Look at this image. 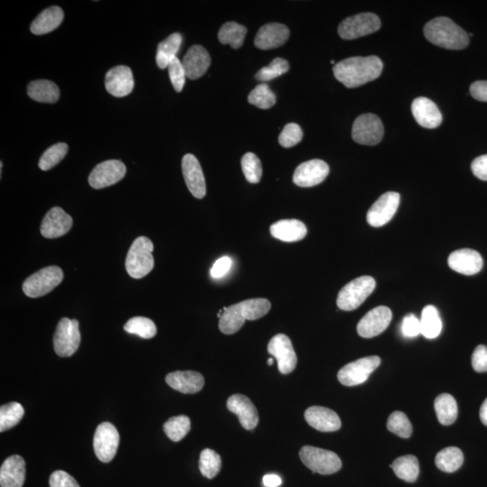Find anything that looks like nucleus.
<instances>
[{
    "label": "nucleus",
    "mask_w": 487,
    "mask_h": 487,
    "mask_svg": "<svg viewBox=\"0 0 487 487\" xmlns=\"http://www.w3.org/2000/svg\"><path fill=\"white\" fill-rule=\"evenodd\" d=\"M290 30L286 25L271 23L263 25L254 38V45L261 50L273 49L282 47L288 40Z\"/></svg>",
    "instance_id": "nucleus-22"
},
{
    "label": "nucleus",
    "mask_w": 487,
    "mask_h": 487,
    "mask_svg": "<svg viewBox=\"0 0 487 487\" xmlns=\"http://www.w3.org/2000/svg\"><path fill=\"white\" fill-rule=\"evenodd\" d=\"M182 63L187 78L197 80L201 78L207 72L211 60L204 47L201 45H193L187 51Z\"/></svg>",
    "instance_id": "nucleus-24"
},
{
    "label": "nucleus",
    "mask_w": 487,
    "mask_h": 487,
    "mask_svg": "<svg viewBox=\"0 0 487 487\" xmlns=\"http://www.w3.org/2000/svg\"><path fill=\"white\" fill-rule=\"evenodd\" d=\"M227 407L238 416L242 427L247 431L254 430L257 427L259 421L257 409L246 395H231L228 400Z\"/></svg>",
    "instance_id": "nucleus-21"
},
{
    "label": "nucleus",
    "mask_w": 487,
    "mask_h": 487,
    "mask_svg": "<svg viewBox=\"0 0 487 487\" xmlns=\"http://www.w3.org/2000/svg\"><path fill=\"white\" fill-rule=\"evenodd\" d=\"M424 35L431 43L450 50H462L469 44V37L465 30L450 18H434L424 27Z\"/></svg>",
    "instance_id": "nucleus-2"
},
{
    "label": "nucleus",
    "mask_w": 487,
    "mask_h": 487,
    "mask_svg": "<svg viewBox=\"0 0 487 487\" xmlns=\"http://www.w3.org/2000/svg\"><path fill=\"white\" fill-rule=\"evenodd\" d=\"M199 467L203 476L209 479H214L221 469V457L211 448H205L199 457Z\"/></svg>",
    "instance_id": "nucleus-40"
},
{
    "label": "nucleus",
    "mask_w": 487,
    "mask_h": 487,
    "mask_svg": "<svg viewBox=\"0 0 487 487\" xmlns=\"http://www.w3.org/2000/svg\"><path fill=\"white\" fill-rule=\"evenodd\" d=\"M49 485L50 487H80L76 480L63 470H57L51 474Z\"/></svg>",
    "instance_id": "nucleus-49"
},
{
    "label": "nucleus",
    "mask_w": 487,
    "mask_h": 487,
    "mask_svg": "<svg viewBox=\"0 0 487 487\" xmlns=\"http://www.w3.org/2000/svg\"><path fill=\"white\" fill-rule=\"evenodd\" d=\"M64 14L60 6H54L45 9L31 24L32 33L47 35L56 29L63 21Z\"/></svg>",
    "instance_id": "nucleus-29"
},
{
    "label": "nucleus",
    "mask_w": 487,
    "mask_h": 487,
    "mask_svg": "<svg viewBox=\"0 0 487 487\" xmlns=\"http://www.w3.org/2000/svg\"><path fill=\"white\" fill-rule=\"evenodd\" d=\"M376 283L371 276H361L351 281L338 293V307L342 311H354L371 295L376 289Z\"/></svg>",
    "instance_id": "nucleus-4"
},
{
    "label": "nucleus",
    "mask_w": 487,
    "mask_h": 487,
    "mask_svg": "<svg viewBox=\"0 0 487 487\" xmlns=\"http://www.w3.org/2000/svg\"><path fill=\"white\" fill-rule=\"evenodd\" d=\"M105 86L109 94L122 98L133 92L135 80L130 68L119 66L112 68L106 74Z\"/></svg>",
    "instance_id": "nucleus-17"
},
{
    "label": "nucleus",
    "mask_w": 487,
    "mask_h": 487,
    "mask_svg": "<svg viewBox=\"0 0 487 487\" xmlns=\"http://www.w3.org/2000/svg\"><path fill=\"white\" fill-rule=\"evenodd\" d=\"M80 343L79 322L77 319L63 318L56 327L54 336V348L59 357L73 356Z\"/></svg>",
    "instance_id": "nucleus-7"
},
{
    "label": "nucleus",
    "mask_w": 487,
    "mask_h": 487,
    "mask_svg": "<svg viewBox=\"0 0 487 487\" xmlns=\"http://www.w3.org/2000/svg\"><path fill=\"white\" fill-rule=\"evenodd\" d=\"M304 417L308 424L319 431H337L341 428V421L336 412L321 406L308 408Z\"/></svg>",
    "instance_id": "nucleus-23"
},
{
    "label": "nucleus",
    "mask_w": 487,
    "mask_h": 487,
    "mask_svg": "<svg viewBox=\"0 0 487 487\" xmlns=\"http://www.w3.org/2000/svg\"><path fill=\"white\" fill-rule=\"evenodd\" d=\"M267 364H269V366H272V364H273V359H269V361H267Z\"/></svg>",
    "instance_id": "nucleus-57"
},
{
    "label": "nucleus",
    "mask_w": 487,
    "mask_h": 487,
    "mask_svg": "<svg viewBox=\"0 0 487 487\" xmlns=\"http://www.w3.org/2000/svg\"><path fill=\"white\" fill-rule=\"evenodd\" d=\"M470 94L476 101L487 102V80H479L470 86Z\"/></svg>",
    "instance_id": "nucleus-54"
},
{
    "label": "nucleus",
    "mask_w": 487,
    "mask_h": 487,
    "mask_svg": "<svg viewBox=\"0 0 487 487\" xmlns=\"http://www.w3.org/2000/svg\"><path fill=\"white\" fill-rule=\"evenodd\" d=\"M69 147L66 143H58L48 148L40 158L38 166L42 171H49L66 157Z\"/></svg>",
    "instance_id": "nucleus-42"
},
{
    "label": "nucleus",
    "mask_w": 487,
    "mask_h": 487,
    "mask_svg": "<svg viewBox=\"0 0 487 487\" xmlns=\"http://www.w3.org/2000/svg\"><path fill=\"white\" fill-rule=\"evenodd\" d=\"M474 175L482 180H487V154L476 157L471 164Z\"/></svg>",
    "instance_id": "nucleus-53"
},
{
    "label": "nucleus",
    "mask_w": 487,
    "mask_h": 487,
    "mask_svg": "<svg viewBox=\"0 0 487 487\" xmlns=\"http://www.w3.org/2000/svg\"><path fill=\"white\" fill-rule=\"evenodd\" d=\"M242 170L247 182L258 183L262 178L263 168L259 158L253 153L245 154L241 161Z\"/></svg>",
    "instance_id": "nucleus-44"
},
{
    "label": "nucleus",
    "mask_w": 487,
    "mask_h": 487,
    "mask_svg": "<svg viewBox=\"0 0 487 487\" xmlns=\"http://www.w3.org/2000/svg\"><path fill=\"white\" fill-rule=\"evenodd\" d=\"M392 318L391 309L386 306L371 309L357 324V333L364 338L378 336L389 327Z\"/></svg>",
    "instance_id": "nucleus-13"
},
{
    "label": "nucleus",
    "mask_w": 487,
    "mask_h": 487,
    "mask_svg": "<svg viewBox=\"0 0 487 487\" xmlns=\"http://www.w3.org/2000/svg\"><path fill=\"white\" fill-rule=\"evenodd\" d=\"M330 167L324 161L314 159L302 163L297 167L293 174V183L300 187H314L327 178Z\"/></svg>",
    "instance_id": "nucleus-16"
},
{
    "label": "nucleus",
    "mask_w": 487,
    "mask_h": 487,
    "mask_svg": "<svg viewBox=\"0 0 487 487\" xmlns=\"http://www.w3.org/2000/svg\"><path fill=\"white\" fill-rule=\"evenodd\" d=\"M25 415L24 407L18 402H9L0 407V432L14 428Z\"/></svg>",
    "instance_id": "nucleus-38"
},
{
    "label": "nucleus",
    "mask_w": 487,
    "mask_h": 487,
    "mask_svg": "<svg viewBox=\"0 0 487 487\" xmlns=\"http://www.w3.org/2000/svg\"><path fill=\"white\" fill-rule=\"evenodd\" d=\"M300 459L309 469L321 475L337 473L342 467L340 457L336 453L322 448L304 446L300 450Z\"/></svg>",
    "instance_id": "nucleus-6"
},
{
    "label": "nucleus",
    "mask_w": 487,
    "mask_h": 487,
    "mask_svg": "<svg viewBox=\"0 0 487 487\" xmlns=\"http://www.w3.org/2000/svg\"><path fill=\"white\" fill-rule=\"evenodd\" d=\"M164 431L171 440L179 443L191 431V420L185 415L170 418L164 424Z\"/></svg>",
    "instance_id": "nucleus-39"
},
{
    "label": "nucleus",
    "mask_w": 487,
    "mask_h": 487,
    "mask_svg": "<svg viewBox=\"0 0 487 487\" xmlns=\"http://www.w3.org/2000/svg\"><path fill=\"white\" fill-rule=\"evenodd\" d=\"M119 441L121 438L114 425L111 422L99 424L93 438L96 457L103 463L111 462L117 454Z\"/></svg>",
    "instance_id": "nucleus-10"
},
{
    "label": "nucleus",
    "mask_w": 487,
    "mask_h": 487,
    "mask_svg": "<svg viewBox=\"0 0 487 487\" xmlns=\"http://www.w3.org/2000/svg\"><path fill=\"white\" fill-rule=\"evenodd\" d=\"M269 353L277 360L278 369L283 375H288L295 369L297 356L291 340L285 334H278L269 341Z\"/></svg>",
    "instance_id": "nucleus-15"
},
{
    "label": "nucleus",
    "mask_w": 487,
    "mask_h": 487,
    "mask_svg": "<svg viewBox=\"0 0 487 487\" xmlns=\"http://www.w3.org/2000/svg\"><path fill=\"white\" fill-rule=\"evenodd\" d=\"M421 321V334L428 340H433L440 336L443 330V321L440 314L433 305H428L422 309Z\"/></svg>",
    "instance_id": "nucleus-32"
},
{
    "label": "nucleus",
    "mask_w": 487,
    "mask_h": 487,
    "mask_svg": "<svg viewBox=\"0 0 487 487\" xmlns=\"http://www.w3.org/2000/svg\"><path fill=\"white\" fill-rule=\"evenodd\" d=\"M464 456L462 451L456 447H448L440 451L435 459V464L438 469L446 473H453L463 465Z\"/></svg>",
    "instance_id": "nucleus-35"
},
{
    "label": "nucleus",
    "mask_w": 487,
    "mask_h": 487,
    "mask_svg": "<svg viewBox=\"0 0 487 487\" xmlns=\"http://www.w3.org/2000/svg\"><path fill=\"white\" fill-rule=\"evenodd\" d=\"M289 70V63L283 58H276L269 66L264 67L257 73L256 78L259 82H269Z\"/></svg>",
    "instance_id": "nucleus-46"
},
{
    "label": "nucleus",
    "mask_w": 487,
    "mask_h": 487,
    "mask_svg": "<svg viewBox=\"0 0 487 487\" xmlns=\"http://www.w3.org/2000/svg\"><path fill=\"white\" fill-rule=\"evenodd\" d=\"M127 173L123 163L118 160H109L98 164L89 176V183L92 188H106L121 182Z\"/></svg>",
    "instance_id": "nucleus-12"
},
{
    "label": "nucleus",
    "mask_w": 487,
    "mask_h": 487,
    "mask_svg": "<svg viewBox=\"0 0 487 487\" xmlns=\"http://www.w3.org/2000/svg\"><path fill=\"white\" fill-rule=\"evenodd\" d=\"M383 125L378 117L374 114H363L354 122L352 137L357 144L376 146L382 141Z\"/></svg>",
    "instance_id": "nucleus-11"
},
{
    "label": "nucleus",
    "mask_w": 487,
    "mask_h": 487,
    "mask_svg": "<svg viewBox=\"0 0 487 487\" xmlns=\"http://www.w3.org/2000/svg\"><path fill=\"white\" fill-rule=\"evenodd\" d=\"M383 64L377 56L351 57L335 64V77L347 88L352 89L373 82L383 72Z\"/></svg>",
    "instance_id": "nucleus-1"
},
{
    "label": "nucleus",
    "mask_w": 487,
    "mask_h": 487,
    "mask_svg": "<svg viewBox=\"0 0 487 487\" xmlns=\"http://www.w3.org/2000/svg\"><path fill=\"white\" fill-rule=\"evenodd\" d=\"M63 280V272L60 267H45L25 279L23 283V292L30 298H38L53 291Z\"/></svg>",
    "instance_id": "nucleus-5"
},
{
    "label": "nucleus",
    "mask_w": 487,
    "mask_h": 487,
    "mask_svg": "<svg viewBox=\"0 0 487 487\" xmlns=\"http://www.w3.org/2000/svg\"><path fill=\"white\" fill-rule=\"evenodd\" d=\"M448 266L455 272L464 276H474L483 269V258L476 250L464 248L451 253L448 259Z\"/></svg>",
    "instance_id": "nucleus-20"
},
{
    "label": "nucleus",
    "mask_w": 487,
    "mask_h": 487,
    "mask_svg": "<svg viewBox=\"0 0 487 487\" xmlns=\"http://www.w3.org/2000/svg\"><path fill=\"white\" fill-rule=\"evenodd\" d=\"M167 69H168L170 80L173 83L174 90L177 92H182L183 87L185 85L187 76L183 63L180 62L178 57L174 58L168 67H167Z\"/></svg>",
    "instance_id": "nucleus-48"
},
{
    "label": "nucleus",
    "mask_w": 487,
    "mask_h": 487,
    "mask_svg": "<svg viewBox=\"0 0 487 487\" xmlns=\"http://www.w3.org/2000/svg\"><path fill=\"white\" fill-rule=\"evenodd\" d=\"M250 104L262 109L272 108L276 102V96L266 83L257 85L248 96Z\"/></svg>",
    "instance_id": "nucleus-43"
},
{
    "label": "nucleus",
    "mask_w": 487,
    "mask_h": 487,
    "mask_svg": "<svg viewBox=\"0 0 487 487\" xmlns=\"http://www.w3.org/2000/svg\"><path fill=\"white\" fill-rule=\"evenodd\" d=\"M263 483L266 487H278L282 485V479L276 475H266L264 476Z\"/></svg>",
    "instance_id": "nucleus-55"
},
{
    "label": "nucleus",
    "mask_w": 487,
    "mask_h": 487,
    "mask_svg": "<svg viewBox=\"0 0 487 487\" xmlns=\"http://www.w3.org/2000/svg\"><path fill=\"white\" fill-rule=\"evenodd\" d=\"M242 318L245 321H256L269 314L271 303L269 300L258 298L238 303Z\"/></svg>",
    "instance_id": "nucleus-37"
},
{
    "label": "nucleus",
    "mask_w": 487,
    "mask_h": 487,
    "mask_svg": "<svg viewBox=\"0 0 487 487\" xmlns=\"http://www.w3.org/2000/svg\"><path fill=\"white\" fill-rule=\"evenodd\" d=\"M167 385L183 393H196L204 386L205 380L201 374L195 371H176L166 377Z\"/></svg>",
    "instance_id": "nucleus-26"
},
{
    "label": "nucleus",
    "mask_w": 487,
    "mask_h": 487,
    "mask_svg": "<svg viewBox=\"0 0 487 487\" xmlns=\"http://www.w3.org/2000/svg\"><path fill=\"white\" fill-rule=\"evenodd\" d=\"M302 130L299 125L287 124L280 135L279 143L283 147H292L302 141Z\"/></svg>",
    "instance_id": "nucleus-47"
},
{
    "label": "nucleus",
    "mask_w": 487,
    "mask_h": 487,
    "mask_svg": "<svg viewBox=\"0 0 487 487\" xmlns=\"http://www.w3.org/2000/svg\"><path fill=\"white\" fill-rule=\"evenodd\" d=\"M380 27L381 21L376 14L362 13L345 19L338 25V31L342 39L354 40L375 33Z\"/></svg>",
    "instance_id": "nucleus-8"
},
{
    "label": "nucleus",
    "mask_w": 487,
    "mask_h": 487,
    "mask_svg": "<svg viewBox=\"0 0 487 487\" xmlns=\"http://www.w3.org/2000/svg\"><path fill=\"white\" fill-rule=\"evenodd\" d=\"M153 251V242L147 237L137 238L133 242L125 259V269L132 278H143L154 269Z\"/></svg>",
    "instance_id": "nucleus-3"
},
{
    "label": "nucleus",
    "mask_w": 487,
    "mask_h": 487,
    "mask_svg": "<svg viewBox=\"0 0 487 487\" xmlns=\"http://www.w3.org/2000/svg\"><path fill=\"white\" fill-rule=\"evenodd\" d=\"M27 94L37 102L56 103L60 98V90L51 80H37L29 83Z\"/></svg>",
    "instance_id": "nucleus-30"
},
{
    "label": "nucleus",
    "mask_w": 487,
    "mask_h": 487,
    "mask_svg": "<svg viewBox=\"0 0 487 487\" xmlns=\"http://www.w3.org/2000/svg\"><path fill=\"white\" fill-rule=\"evenodd\" d=\"M247 33V27L235 22H228L222 25L218 32V40L221 44H230L233 49H238L244 44Z\"/></svg>",
    "instance_id": "nucleus-36"
},
{
    "label": "nucleus",
    "mask_w": 487,
    "mask_h": 487,
    "mask_svg": "<svg viewBox=\"0 0 487 487\" xmlns=\"http://www.w3.org/2000/svg\"><path fill=\"white\" fill-rule=\"evenodd\" d=\"M438 421L448 426L454 424L457 418V405L452 395L443 393L438 395L434 403Z\"/></svg>",
    "instance_id": "nucleus-34"
},
{
    "label": "nucleus",
    "mask_w": 487,
    "mask_h": 487,
    "mask_svg": "<svg viewBox=\"0 0 487 487\" xmlns=\"http://www.w3.org/2000/svg\"><path fill=\"white\" fill-rule=\"evenodd\" d=\"M381 364L379 357H363L346 364L338 371V381L345 386L361 385L369 378L371 374Z\"/></svg>",
    "instance_id": "nucleus-9"
},
{
    "label": "nucleus",
    "mask_w": 487,
    "mask_h": 487,
    "mask_svg": "<svg viewBox=\"0 0 487 487\" xmlns=\"http://www.w3.org/2000/svg\"><path fill=\"white\" fill-rule=\"evenodd\" d=\"M273 237L283 242H297L303 240L307 235V228L297 219H283L271 226Z\"/></svg>",
    "instance_id": "nucleus-28"
},
{
    "label": "nucleus",
    "mask_w": 487,
    "mask_h": 487,
    "mask_svg": "<svg viewBox=\"0 0 487 487\" xmlns=\"http://www.w3.org/2000/svg\"><path fill=\"white\" fill-rule=\"evenodd\" d=\"M412 115L417 123L425 128H436L443 122V115L438 106L431 99L420 97L415 99L412 105Z\"/></svg>",
    "instance_id": "nucleus-25"
},
{
    "label": "nucleus",
    "mask_w": 487,
    "mask_h": 487,
    "mask_svg": "<svg viewBox=\"0 0 487 487\" xmlns=\"http://www.w3.org/2000/svg\"><path fill=\"white\" fill-rule=\"evenodd\" d=\"M480 419H481L483 424L487 426V398L480 408Z\"/></svg>",
    "instance_id": "nucleus-56"
},
{
    "label": "nucleus",
    "mask_w": 487,
    "mask_h": 487,
    "mask_svg": "<svg viewBox=\"0 0 487 487\" xmlns=\"http://www.w3.org/2000/svg\"><path fill=\"white\" fill-rule=\"evenodd\" d=\"M387 429L393 434L403 438L411 437L412 433V426L407 416L399 411L393 412L390 415L387 421Z\"/></svg>",
    "instance_id": "nucleus-45"
},
{
    "label": "nucleus",
    "mask_w": 487,
    "mask_h": 487,
    "mask_svg": "<svg viewBox=\"0 0 487 487\" xmlns=\"http://www.w3.org/2000/svg\"><path fill=\"white\" fill-rule=\"evenodd\" d=\"M400 204V195L395 192H386L374 203L367 212L366 219L374 228L383 227L392 221Z\"/></svg>",
    "instance_id": "nucleus-14"
},
{
    "label": "nucleus",
    "mask_w": 487,
    "mask_h": 487,
    "mask_svg": "<svg viewBox=\"0 0 487 487\" xmlns=\"http://www.w3.org/2000/svg\"><path fill=\"white\" fill-rule=\"evenodd\" d=\"M391 467L400 479L408 483L415 482L420 473L418 459L412 455L398 457L393 461Z\"/></svg>",
    "instance_id": "nucleus-33"
},
{
    "label": "nucleus",
    "mask_w": 487,
    "mask_h": 487,
    "mask_svg": "<svg viewBox=\"0 0 487 487\" xmlns=\"http://www.w3.org/2000/svg\"><path fill=\"white\" fill-rule=\"evenodd\" d=\"M183 43V35L174 33L167 37L166 40L158 44L156 54V63L160 69H166L180 48Z\"/></svg>",
    "instance_id": "nucleus-31"
},
{
    "label": "nucleus",
    "mask_w": 487,
    "mask_h": 487,
    "mask_svg": "<svg viewBox=\"0 0 487 487\" xmlns=\"http://www.w3.org/2000/svg\"><path fill=\"white\" fill-rule=\"evenodd\" d=\"M73 218L62 208L54 207L47 212L42 221L41 234L45 238L63 237L73 227Z\"/></svg>",
    "instance_id": "nucleus-18"
},
{
    "label": "nucleus",
    "mask_w": 487,
    "mask_h": 487,
    "mask_svg": "<svg viewBox=\"0 0 487 487\" xmlns=\"http://www.w3.org/2000/svg\"><path fill=\"white\" fill-rule=\"evenodd\" d=\"M124 330L128 333L137 335V336L146 338V340L154 338L157 333V328L154 322L146 317H134L129 319L124 326Z\"/></svg>",
    "instance_id": "nucleus-41"
},
{
    "label": "nucleus",
    "mask_w": 487,
    "mask_h": 487,
    "mask_svg": "<svg viewBox=\"0 0 487 487\" xmlns=\"http://www.w3.org/2000/svg\"><path fill=\"white\" fill-rule=\"evenodd\" d=\"M182 169L190 192L197 199L204 198L206 182L198 159L193 154H186L183 158Z\"/></svg>",
    "instance_id": "nucleus-19"
},
{
    "label": "nucleus",
    "mask_w": 487,
    "mask_h": 487,
    "mask_svg": "<svg viewBox=\"0 0 487 487\" xmlns=\"http://www.w3.org/2000/svg\"><path fill=\"white\" fill-rule=\"evenodd\" d=\"M402 332L406 338H415L421 334V321L414 314L405 316L402 324Z\"/></svg>",
    "instance_id": "nucleus-50"
},
{
    "label": "nucleus",
    "mask_w": 487,
    "mask_h": 487,
    "mask_svg": "<svg viewBox=\"0 0 487 487\" xmlns=\"http://www.w3.org/2000/svg\"><path fill=\"white\" fill-rule=\"evenodd\" d=\"M25 480V462L18 455L8 457L0 469L1 487H22Z\"/></svg>",
    "instance_id": "nucleus-27"
},
{
    "label": "nucleus",
    "mask_w": 487,
    "mask_h": 487,
    "mask_svg": "<svg viewBox=\"0 0 487 487\" xmlns=\"http://www.w3.org/2000/svg\"><path fill=\"white\" fill-rule=\"evenodd\" d=\"M232 261L228 257L219 258L216 261L214 266L211 270V275L213 278L219 279L223 277L230 271Z\"/></svg>",
    "instance_id": "nucleus-52"
},
{
    "label": "nucleus",
    "mask_w": 487,
    "mask_h": 487,
    "mask_svg": "<svg viewBox=\"0 0 487 487\" xmlns=\"http://www.w3.org/2000/svg\"><path fill=\"white\" fill-rule=\"evenodd\" d=\"M472 366L477 373L487 372V347L479 345L472 355Z\"/></svg>",
    "instance_id": "nucleus-51"
}]
</instances>
